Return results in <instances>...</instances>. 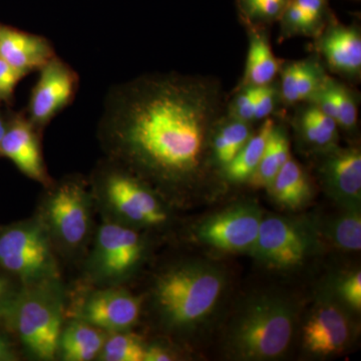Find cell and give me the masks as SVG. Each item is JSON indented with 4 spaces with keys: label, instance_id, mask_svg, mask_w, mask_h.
<instances>
[{
    "label": "cell",
    "instance_id": "1",
    "mask_svg": "<svg viewBox=\"0 0 361 361\" xmlns=\"http://www.w3.org/2000/svg\"><path fill=\"white\" fill-rule=\"evenodd\" d=\"M214 97L178 75H148L116 85L104 101L97 135L106 159L145 182L174 188L200 167Z\"/></svg>",
    "mask_w": 361,
    "mask_h": 361
},
{
    "label": "cell",
    "instance_id": "2",
    "mask_svg": "<svg viewBox=\"0 0 361 361\" xmlns=\"http://www.w3.org/2000/svg\"><path fill=\"white\" fill-rule=\"evenodd\" d=\"M224 283L222 272L206 263H180L163 271L153 288L161 324L182 331L203 322L219 300Z\"/></svg>",
    "mask_w": 361,
    "mask_h": 361
},
{
    "label": "cell",
    "instance_id": "3",
    "mask_svg": "<svg viewBox=\"0 0 361 361\" xmlns=\"http://www.w3.org/2000/svg\"><path fill=\"white\" fill-rule=\"evenodd\" d=\"M44 188L35 217L47 230L58 255H82L94 233L97 208L89 180L78 175L66 176Z\"/></svg>",
    "mask_w": 361,
    "mask_h": 361
},
{
    "label": "cell",
    "instance_id": "4",
    "mask_svg": "<svg viewBox=\"0 0 361 361\" xmlns=\"http://www.w3.org/2000/svg\"><path fill=\"white\" fill-rule=\"evenodd\" d=\"M89 182L104 219L135 229L167 223V210L148 183L115 161H99Z\"/></svg>",
    "mask_w": 361,
    "mask_h": 361
},
{
    "label": "cell",
    "instance_id": "5",
    "mask_svg": "<svg viewBox=\"0 0 361 361\" xmlns=\"http://www.w3.org/2000/svg\"><path fill=\"white\" fill-rule=\"evenodd\" d=\"M65 292L61 279L21 285L6 324L26 353L39 360L58 357L65 317Z\"/></svg>",
    "mask_w": 361,
    "mask_h": 361
},
{
    "label": "cell",
    "instance_id": "6",
    "mask_svg": "<svg viewBox=\"0 0 361 361\" xmlns=\"http://www.w3.org/2000/svg\"><path fill=\"white\" fill-rule=\"evenodd\" d=\"M294 325L295 313L289 301L275 295L258 296L235 318L228 344L241 360H272L288 348Z\"/></svg>",
    "mask_w": 361,
    "mask_h": 361
},
{
    "label": "cell",
    "instance_id": "7",
    "mask_svg": "<svg viewBox=\"0 0 361 361\" xmlns=\"http://www.w3.org/2000/svg\"><path fill=\"white\" fill-rule=\"evenodd\" d=\"M0 269L21 285L61 279L58 254L35 216L0 227Z\"/></svg>",
    "mask_w": 361,
    "mask_h": 361
},
{
    "label": "cell",
    "instance_id": "8",
    "mask_svg": "<svg viewBox=\"0 0 361 361\" xmlns=\"http://www.w3.org/2000/svg\"><path fill=\"white\" fill-rule=\"evenodd\" d=\"M146 243L137 229L104 219L94 230L85 275L97 287L120 286L139 268Z\"/></svg>",
    "mask_w": 361,
    "mask_h": 361
},
{
    "label": "cell",
    "instance_id": "9",
    "mask_svg": "<svg viewBox=\"0 0 361 361\" xmlns=\"http://www.w3.org/2000/svg\"><path fill=\"white\" fill-rule=\"evenodd\" d=\"M73 311L75 319L110 334L130 330L137 324L142 300L121 286L97 287L85 294Z\"/></svg>",
    "mask_w": 361,
    "mask_h": 361
},
{
    "label": "cell",
    "instance_id": "10",
    "mask_svg": "<svg viewBox=\"0 0 361 361\" xmlns=\"http://www.w3.org/2000/svg\"><path fill=\"white\" fill-rule=\"evenodd\" d=\"M28 104V120L42 130L75 99L77 73L63 59L54 56L40 68Z\"/></svg>",
    "mask_w": 361,
    "mask_h": 361
},
{
    "label": "cell",
    "instance_id": "11",
    "mask_svg": "<svg viewBox=\"0 0 361 361\" xmlns=\"http://www.w3.org/2000/svg\"><path fill=\"white\" fill-rule=\"evenodd\" d=\"M261 221L262 213L256 204H238L204 221L197 234L204 243L219 250L250 251Z\"/></svg>",
    "mask_w": 361,
    "mask_h": 361
},
{
    "label": "cell",
    "instance_id": "12",
    "mask_svg": "<svg viewBox=\"0 0 361 361\" xmlns=\"http://www.w3.org/2000/svg\"><path fill=\"white\" fill-rule=\"evenodd\" d=\"M310 236L301 226L287 218L271 216L261 221L252 253L274 267L300 264L308 253Z\"/></svg>",
    "mask_w": 361,
    "mask_h": 361
},
{
    "label": "cell",
    "instance_id": "13",
    "mask_svg": "<svg viewBox=\"0 0 361 361\" xmlns=\"http://www.w3.org/2000/svg\"><path fill=\"white\" fill-rule=\"evenodd\" d=\"M39 132L26 116H14L7 121L6 134L0 141V156L13 161L26 177L47 187L52 180L42 155Z\"/></svg>",
    "mask_w": 361,
    "mask_h": 361
},
{
    "label": "cell",
    "instance_id": "14",
    "mask_svg": "<svg viewBox=\"0 0 361 361\" xmlns=\"http://www.w3.org/2000/svg\"><path fill=\"white\" fill-rule=\"evenodd\" d=\"M351 325L341 306L323 301L313 310L303 329L304 344L310 353L330 355L341 353L348 345Z\"/></svg>",
    "mask_w": 361,
    "mask_h": 361
},
{
    "label": "cell",
    "instance_id": "15",
    "mask_svg": "<svg viewBox=\"0 0 361 361\" xmlns=\"http://www.w3.org/2000/svg\"><path fill=\"white\" fill-rule=\"evenodd\" d=\"M322 172L327 191L344 209L360 208L361 154L357 149L332 154Z\"/></svg>",
    "mask_w": 361,
    "mask_h": 361
},
{
    "label": "cell",
    "instance_id": "16",
    "mask_svg": "<svg viewBox=\"0 0 361 361\" xmlns=\"http://www.w3.org/2000/svg\"><path fill=\"white\" fill-rule=\"evenodd\" d=\"M56 56L51 42L40 35L0 25V59L21 73L40 70Z\"/></svg>",
    "mask_w": 361,
    "mask_h": 361
},
{
    "label": "cell",
    "instance_id": "17",
    "mask_svg": "<svg viewBox=\"0 0 361 361\" xmlns=\"http://www.w3.org/2000/svg\"><path fill=\"white\" fill-rule=\"evenodd\" d=\"M318 49L332 70L344 75H360L361 37L357 28L330 26L318 42Z\"/></svg>",
    "mask_w": 361,
    "mask_h": 361
},
{
    "label": "cell",
    "instance_id": "18",
    "mask_svg": "<svg viewBox=\"0 0 361 361\" xmlns=\"http://www.w3.org/2000/svg\"><path fill=\"white\" fill-rule=\"evenodd\" d=\"M106 336L108 332L75 318L63 325L59 337L58 357L65 361L97 360Z\"/></svg>",
    "mask_w": 361,
    "mask_h": 361
},
{
    "label": "cell",
    "instance_id": "19",
    "mask_svg": "<svg viewBox=\"0 0 361 361\" xmlns=\"http://www.w3.org/2000/svg\"><path fill=\"white\" fill-rule=\"evenodd\" d=\"M325 80L322 68L314 59L292 63L282 71V99L290 104L310 99Z\"/></svg>",
    "mask_w": 361,
    "mask_h": 361
},
{
    "label": "cell",
    "instance_id": "20",
    "mask_svg": "<svg viewBox=\"0 0 361 361\" xmlns=\"http://www.w3.org/2000/svg\"><path fill=\"white\" fill-rule=\"evenodd\" d=\"M268 189L278 204L289 209L301 208L311 197L310 180L291 157L280 169Z\"/></svg>",
    "mask_w": 361,
    "mask_h": 361
},
{
    "label": "cell",
    "instance_id": "21",
    "mask_svg": "<svg viewBox=\"0 0 361 361\" xmlns=\"http://www.w3.org/2000/svg\"><path fill=\"white\" fill-rule=\"evenodd\" d=\"M278 68L277 59L265 35L260 32L252 33L244 78L246 87L270 85L276 75Z\"/></svg>",
    "mask_w": 361,
    "mask_h": 361
},
{
    "label": "cell",
    "instance_id": "22",
    "mask_svg": "<svg viewBox=\"0 0 361 361\" xmlns=\"http://www.w3.org/2000/svg\"><path fill=\"white\" fill-rule=\"evenodd\" d=\"M290 158L289 142L284 130L273 127L260 163L249 183L254 188H269L280 169Z\"/></svg>",
    "mask_w": 361,
    "mask_h": 361
},
{
    "label": "cell",
    "instance_id": "23",
    "mask_svg": "<svg viewBox=\"0 0 361 361\" xmlns=\"http://www.w3.org/2000/svg\"><path fill=\"white\" fill-rule=\"evenodd\" d=\"M273 127L274 123L272 120L265 121L257 134L251 135L238 155L235 157L231 163L226 166L225 171L228 179L237 183L245 182L250 179L260 163Z\"/></svg>",
    "mask_w": 361,
    "mask_h": 361
},
{
    "label": "cell",
    "instance_id": "24",
    "mask_svg": "<svg viewBox=\"0 0 361 361\" xmlns=\"http://www.w3.org/2000/svg\"><path fill=\"white\" fill-rule=\"evenodd\" d=\"M299 130L306 142L318 148L334 146L337 140V123L315 104L304 109L299 116Z\"/></svg>",
    "mask_w": 361,
    "mask_h": 361
},
{
    "label": "cell",
    "instance_id": "25",
    "mask_svg": "<svg viewBox=\"0 0 361 361\" xmlns=\"http://www.w3.org/2000/svg\"><path fill=\"white\" fill-rule=\"evenodd\" d=\"M146 344L130 330L110 332L97 360L101 361H144Z\"/></svg>",
    "mask_w": 361,
    "mask_h": 361
},
{
    "label": "cell",
    "instance_id": "26",
    "mask_svg": "<svg viewBox=\"0 0 361 361\" xmlns=\"http://www.w3.org/2000/svg\"><path fill=\"white\" fill-rule=\"evenodd\" d=\"M360 208L345 209V212L329 221L325 228L326 237L334 245L346 251L361 248Z\"/></svg>",
    "mask_w": 361,
    "mask_h": 361
},
{
    "label": "cell",
    "instance_id": "27",
    "mask_svg": "<svg viewBox=\"0 0 361 361\" xmlns=\"http://www.w3.org/2000/svg\"><path fill=\"white\" fill-rule=\"evenodd\" d=\"M250 137L248 123L232 118V121L225 123L214 140V151L221 165L226 167L231 163Z\"/></svg>",
    "mask_w": 361,
    "mask_h": 361
},
{
    "label": "cell",
    "instance_id": "28",
    "mask_svg": "<svg viewBox=\"0 0 361 361\" xmlns=\"http://www.w3.org/2000/svg\"><path fill=\"white\" fill-rule=\"evenodd\" d=\"M290 0H237L240 11L252 23H269L279 20Z\"/></svg>",
    "mask_w": 361,
    "mask_h": 361
},
{
    "label": "cell",
    "instance_id": "29",
    "mask_svg": "<svg viewBox=\"0 0 361 361\" xmlns=\"http://www.w3.org/2000/svg\"><path fill=\"white\" fill-rule=\"evenodd\" d=\"M280 20L282 21V30L286 35H312L319 32L323 25L303 13L291 1L285 7Z\"/></svg>",
    "mask_w": 361,
    "mask_h": 361
},
{
    "label": "cell",
    "instance_id": "30",
    "mask_svg": "<svg viewBox=\"0 0 361 361\" xmlns=\"http://www.w3.org/2000/svg\"><path fill=\"white\" fill-rule=\"evenodd\" d=\"M332 94L336 104L337 125L351 129L356 125L357 121V106L350 92L342 85L336 84L331 80Z\"/></svg>",
    "mask_w": 361,
    "mask_h": 361
},
{
    "label": "cell",
    "instance_id": "31",
    "mask_svg": "<svg viewBox=\"0 0 361 361\" xmlns=\"http://www.w3.org/2000/svg\"><path fill=\"white\" fill-rule=\"evenodd\" d=\"M260 89L261 87H246L245 90L240 92L232 104L233 118L247 123L254 120V108Z\"/></svg>",
    "mask_w": 361,
    "mask_h": 361
},
{
    "label": "cell",
    "instance_id": "32",
    "mask_svg": "<svg viewBox=\"0 0 361 361\" xmlns=\"http://www.w3.org/2000/svg\"><path fill=\"white\" fill-rule=\"evenodd\" d=\"M20 283L6 273H0V323H6L14 300L20 289Z\"/></svg>",
    "mask_w": 361,
    "mask_h": 361
},
{
    "label": "cell",
    "instance_id": "33",
    "mask_svg": "<svg viewBox=\"0 0 361 361\" xmlns=\"http://www.w3.org/2000/svg\"><path fill=\"white\" fill-rule=\"evenodd\" d=\"M25 75L0 59V101H8Z\"/></svg>",
    "mask_w": 361,
    "mask_h": 361
},
{
    "label": "cell",
    "instance_id": "34",
    "mask_svg": "<svg viewBox=\"0 0 361 361\" xmlns=\"http://www.w3.org/2000/svg\"><path fill=\"white\" fill-rule=\"evenodd\" d=\"M342 299L353 310H361V272L353 273L342 281L341 285Z\"/></svg>",
    "mask_w": 361,
    "mask_h": 361
},
{
    "label": "cell",
    "instance_id": "35",
    "mask_svg": "<svg viewBox=\"0 0 361 361\" xmlns=\"http://www.w3.org/2000/svg\"><path fill=\"white\" fill-rule=\"evenodd\" d=\"M277 92L269 85L261 87L255 108H254V120H262L272 113L276 104Z\"/></svg>",
    "mask_w": 361,
    "mask_h": 361
},
{
    "label": "cell",
    "instance_id": "36",
    "mask_svg": "<svg viewBox=\"0 0 361 361\" xmlns=\"http://www.w3.org/2000/svg\"><path fill=\"white\" fill-rule=\"evenodd\" d=\"M174 360V355L165 346L157 343L146 345L144 361H169Z\"/></svg>",
    "mask_w": 361,
    "mask_h": 361
},
{
    "label": "cell",
    "instance_id": "37",
    "mask_svg": "<svg viewBox=\"0 0 361 361\" xmlns=\"http://www.w3.org/2000/svg\"><path fill=\"white\" fill-rule=\"evenodd\" d=\"M18 360L11 342L7 337L0 334V361H13Z\"/></svg>",
    "mask_w": 361,
    "mask_h": 361
},
{
    "label": "cell",
    "instance_id": "38",
    "mask_svg": "<svg viewBox=\"0 0 361 361\" xmlns=\"http://www.w3.org/2000/svg\"><path fill=\"white\" fill-rule=\"evenodd\" d=\"M6 127L7 121L4 118V116L1 115V113H0V141H1L4 134H6Z\"/></svg>",
    "mask_w": 361,
    "mask_h": 361
}]
</instances>
